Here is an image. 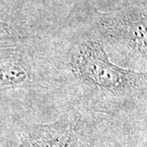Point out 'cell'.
Masks as SVG:
<instances>
[{"label": "cell", "mask_w": 147, "mask_h": 147, "mask_svg": "<svg viewBox=\"0 0 147 147\" xmlns=\"http://www.w3.org/2000/svg\"><path fill=\"white\" fill-rule=\"evenodd\" d=\"M69 65L79 81L95 89L118 96L146 94V72L111 62L104 45L98 40L88 38L76 44Z\"/></svg>", "instance_id": "obj_1"}, {"label": "cell", "mask_w": 147, "mask_h": 147, "mask_svg": "<svg viewBox=\"0 0 147 147\" xmlns=\"http://www.w3.org/2000/svg\"><path fill=\"white\" fill-rule=\"evenodd\" d=\"M147 18L146 7H129L99 13L95 21L98 34L106 41L123 47L146 61Z\"/></svg>", "instance_id": "obj_2"}, {"label": "cell", "mask_w": 147, "mask_h": 147, "mask_svg": "<svg viewBox=\"0 0 147 147\" xmlns=\"http://www.w3.org/2000/svg\"><path fill=\"white\" fill-rule=\"evenodd\" d=\"M25 147H81V143L73 124L61 119L32 128Z\"/></svg>", "instance_id": "obj_3"}, {"label": "cell", "mask_w": 147, "mask_h": 147, "mask_svg": "<svg viewBox=\"0 0 147 147\" xmlns=\"http://www.w3.org/2000/svg\"><path fill=\"white\" fill-rule=\"evenodd\" d=\"M24 55L11 46H0V92L20 88L30 80Z\"/></svg>", "instance_id": "obj_4"}, {"label": "cell", "mask_w": 147, "mask_h": 147, "mask_svg": "<svg viewBox=\"0 0 147 147\" xmlns=\"http://www.w3.org/2000/svg\"><path fill=\"white\" fill-rule=\"evenodd\" d=\"M16 38V33L4 14L0 11V46H10Z\"/></svg>", "instance_id": "obj_5"}, {"label": "cell", "mask_w": 147, "mask_h": 147, "mask_svg": "<svg viewBox=\"0 0 147 147\" xmlns=\"http://www.w3.org/2000/svg\"><path fill=\"white\" fill-rule=\"evenodd\" d=\"M0 147H14V146H12L11 145L8 144V143H7V142H0Z\"/></svg>", "instance_id": "obj_6"}]
</instances>
